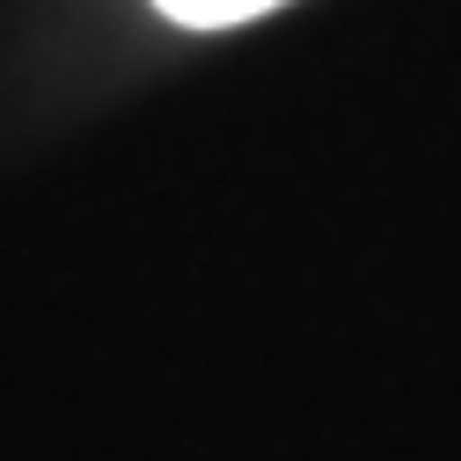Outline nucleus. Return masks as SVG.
<instances>
[{
  "mask_svg": "<svg viewBox=\"0 0 461 461\" xmlns=\"http://www.w3.org/2000/svg\"><path fill=\"white\" fill-rule=\"evenodd\" d=\"M154 8L184 30H235V23H257L271 8H285V0H154Z\"/></svg>",
  "mask_w": 461,
  "mask_h": 461,
  "instance_id": "nucleus-1",
  "label": "nucleus"
}]
</instances>
